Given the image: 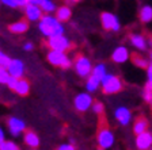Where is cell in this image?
<instances>
[{"instance_id":"cell-3","label":"cell","mask_w":152,"mask_h":150,"mask_svg":"<svg viewBox=\"0 0 152 150\" xmlns=\"http://www.w3.org/2000/svg\"><path fill=\"white\" fill-rule=\"evenodd\" d=\"M49 47H50L53 51H61L64 53L65 50L69 49L71 42L69 39L64 35H57V37H50L49 38V42H48Z\"/></svg>"},{"instance_id":"cell-22","label":"cell","mask_w":152,"mask_h":150,"mask_svg":"<svg viewBox=\"0 0 152 150\" xmlns=\"http://www.w3.org/2000/svg\"><path fill=\"white\" fill-rule=\"evenodd\" d=\"M151 19H152V8H151V6L142 7V8L140 9V20L144 22V23H147V22H151Z\"/></svg>"},{"instance_id":"cell-31","label":"cell","mask_w":152,"mask_h":150,"mask_svg":"<svg viewBox=\"0 0 152 150\" xmlns=\"http://www.w3.org/2000/svg\"><path fill=\"white\" fill-rule=\"evenodd\" d=\"M91 107H92V111H94L95 114H102L103 112V104L102 103H94Z\"/></svg>"},{"instance_id":"cell-10","label":"cell","mask_w":152,"mask_h":150,"mask_svg":"<svg viewBox=\"0 0 152 150\" xmlns=\"http://www.w3.org/2000/svg\"><path fill=\"white\" fill-rule=\"evenodd\" d=\"M152 145V135L151 133L145 131L142 134L137 135L136 138V146L139 150H148Z\"/></svg>"},{"instance_id":"cell-32","label":"cell","mask_w":152,"mask_h":150,"mask_svg":"<svg viewBox=\"0 0 152 150\" xmlns=\"http://www.w3.org/2000/svg\"><path fill=\"white\" fill-rule=\"evenodd\" d=\"M3 4L7 7H11V8H16L18 7V0H4Z\"/></svg>"},{"instance_id":"cell-16","label":"cell","mask_w":152,"mask_h":150,"mask_svg":"<svg viewBox=\"0 0 152 150\" xmlns=\"http://www.w3.org/2000/svg\"><path fill=\"white\" fill-rule=\"evenodd\" d=\"M54 18L58 20V22H65L71 18V8L66 6H61L58 8H56V16Z\"/></svg>"},{"instance_id":"cell-33","label":"cell","mask_w":152,"mask_h":150,"mask_svg":"<svg viewBox=\"0 0 152 150\" xmlns=\"http://www.w3.org/2000/svg\"><path fill=\"white\" fill-rule=\"evenodd\" d=\"M61 68H63V69H68V68H69V66H71V59L69 58H68V57H65V59H64V61H63V64H61Z\"/></svg>"},{"instance_id":"cell-7","label":"cell","mask_w":152,"mask_h":150,"mask_svg":"<svg viewBox=\"0 0 152 150\" xmlns=\"http://www.w3.org/2000/svg\"><path fill=\"white\" fill-rule=\"evenodd\" d=\"M114 143V135L110 130L107 128H102L98 133V145L103 149H109Z\"/></svg>"},{"instance_id":"cell-19","label":"cell","mask_w":152,"mask_h":150,"mask_svg":"<svg viewBox=\"0 0 152 150\" xmlns=\"http://www.w3.org/2000/svg\"><path fill=\"white\" fill-rule=\"evenodd\" d=\"M25 143L30 147H37L39 145V138L35 133L33 131H27L25 134Z\"/></svg>"},{"instance_id":"cell-17","label":"cell","mask_w":152,"mask_h":150,"mask_svg":"<svg viewBox=\"0 0 152 150\" xmlns=\"http://www.w3.org/2000/svg\"><path fill=\"white\" fill-rule=\"evenodd\" d=\"M147 126H148L147 119L142 118V116H140V118L136 119V122H134V125H133V131H134L136 135H140V134H142V133L147 131Z\"/></svg>"},{"instance_id":"cell-21","label":"cell","mask_w":152,"mask_h":150,"mask_svg":"<svg viewBox=\"0 0 152 150\" xmlns=\"http://www.w3.org/2000/svg\"><path fill=\"white\" fill-rule=\"evenodd\" d=\"M27 23L20 20V22H16V23H12V25H10V31L14 33V34H22L27 30Z\"/></svg>"},{"instance_id":"cell-4","label":"cell","mask_w":152,"mask_h":150,"mask_svg":"<svg viewBox=\"0 0 152 150\" xmlns=\"http://www.w3.org/2000/svg\"><path fill=\"white\" fill-rule=\"evenodd\" d=\"M75 69H76V73H77L80 77H88L92 70V66L87 57L80 56V57H77L75 61Z\"/></svg>"},{"instance_id":"cell-34","label":"cell","mask_w":152,"mask_h":150,"mask_svg":"<svg viewBox=\"0 0 152 150\" xmlns=\"http://www.w3.org/2000/svg\"><path fill=\"white\" fill-rule=\"evenodd\" d=\"M151 80H152V66H151V64H149V66L147 68V81L152 83Z\"/></svg>"},{"instance_id":"cell-29","label":"cell","mask_w":152,"mask_h":150,"mask_svg":"<svg viewBox=\"0 0 152 150\" xmlns=\"http://www.w3.org/2000/svg\"><path fill=\"white\" fill-rule=\"evenodd\" d=\"M7 78H8V73H7L6 69L0 68V84H6Z\"/></svg>"},{"instance_id":"cell-30","label":"cell","mask_w":152,"mask_h":150,"mask_svg":"<svg viewBox=\"0 0 152 150\" xmlns=\"http://www.w3.org/2000/svg\"><path fill=\"white\" fill-rule=\"evenodd\" d=\"M16 78H14V77H10L8 76V78H7V81H6V85L10 88V89H12L14 91V88H15V85H16Z\"/></svg>"},{"instance_id":"cell-28","label":"cell","mask_w":152,"mask_h":150,"mask_svg":"<svg viewBox=\"0 0 152 150\" xmlns=\"http://www.w3.org/2000/svg\"><path fill=\"white\" fill-rule=\"evenodd\" d=\"M133 62L136 64L137 66H140V68H148L149 66V62H147L144 58H140V57H133Z\"/></svg>"},{"instance_id":"cell-20","label":"cell","mask_w":152,"mask_h":150,"mask_svg":"<svg viewBox=\"0 0 152 150\" xmlns=\"http://www.w3.org/2000/svg\"><path fill=\"white\" fill-rule=\"evenodd\" d=\"M106 75H107V70H106V66H104L103 64H98V65L95 66V68H92V70H91V76H94L95 78H98L99 81H101Z\"/></svg>"},{"instance_id":"cell-38","label":"cell","mask_w":152,"mask_h":150,"mask_svg":"<svg viewBox=\"0 0 152 150\" xmlns=\"http://www.w3.org/2000/svg\"><path fill=\"white\" fill-rule=\"evenodd\" d=\"M1 142H4V131H3V128L0 127V143Z\"/></svg>"},{"instance_id":"cell-23","label":"cell","mask_w":152,"mask_h":150,"mask_svg":"<svg viewBox=\"0 0 152 150\" xmlns=\"http://www.w3.org/2000/svg\"><path fill=\"white\" fill-rule=\"evenodd\" d=\"M99 85H101V81H99L98 78H95L94 76L90 75L88 76V80H87V84H86L87 91H88V92H95L99 88Z\"/></svg>"},{"instance_id":"cell-12","label":"cell","mask_w":152,"mask_h":150,"mask_svg":"<svg viewBox=\"0 0 152 150\" xmlns=\"http://www.w3.org/2000/svg\"><path fill=\"white\" fill-rule=\"evenodd\" d=\"M25 11H26V16H27L28 20H31V22H37V20H41V18H42V11L39 9V7L30 4V0H28V4L25 7Z\"/></svg>"},{"instance_id":"cell-27","label":"cell","mask_w":152,"mask_h":150,"mask_svg":"<svg viewBox=\"0 0 152 150\" xmlns=\"http://www.w3.org/2000/svg\"><path fill=\"white\" fill-rule=\"evenodd\" d=\"M10 62H11V58H10V57L7 56L6 53L0 51V68L7 69V66H8Z\"/></svg>"},{"instance_id":"cell-18","label":"cell","mask_w":152,"mask_h":150,"mask_svg":"<svg viewBox=\"0 0 152 150\" xmlns=\"http://www.w3.org/2000/svg\"><path fill=\"white\" fill-rule=\"evenodd\" d=\"M130 42H132L133 46L136 47V49H139V50H145V47H147V41L144 39L142 35L133 34L132 37H130Z\"/></svg>"},{"instance_id":"cell-11","label":"cell","mask_w":152,"mask_h":150,"mask_svg":"<svg viewBox=\"0 0 152 150\" xmlns=\"http://www.w3.org/2000/svg\"><path fill=\"white\" fill-rule=\"evenodd\" d=\"M115 119H117L120 125L122 126H128L130 123V119H132V114L126 107H120V108L115 109V114H114Z\"/></svg>"},{"instance_id":"cell-5","label":"cell","mask_w":152,"mask_h":150,"mask_svg":"<svg viewBox=\"0 0 152 150\" xmlns=\"http://www.w3.org/2000/svg\"><path fill=\"white\" fill-rule=\"evenodd\" d=\"M101 22L104 30H111V31H118L120 30V22L117 16L111 12H103L101 15Z\"/></svg>"},{"instance_id":"cell-2","label":"cell","mask_w":152,"mask_h":150,"mask_svg":"<svg viewBox=\"0 0 152 150\" xmlns=\"http://www.w3.org/2000/svg\"><path fill=\"white\" fill-rule=\"evenodd\" d=\"M101 84H102V88H103V92L104 93H109V95L117 93V92L121 91V88H122L121 80L117 76L111 75V73H107V75L102 78Z\"/></svg>"},{"instance_id":"cell-37","label":"cell","mask_w":152,"mask_h":150,"mask_svg":"<svg viewBox=\"0 0 152 150\" xmlns=\"http://www.w3.org/2000/svg\"><path fill=\"white\" fill-rule=\"evenodd\" d=\"M28 4V0H18V7H26Z\"/></svg>"},{"instance_id":"cell-24","label":"cell","mask_w":152,"mask_h":150,"mask_svg":"<svg viewBox=\"0 0 152 150\" xmlns=\"http://www.w3.org/2000/svg\"><path fill=\"white\" fill-rule=\"evenodd\" d=\"M39 9L41 11H45V12L50 14L53 11H56V4L50 0H41V3H39Z\"/></svg>"},{"instance_id":"cell-15","label":"cell","mask_w":152,"mask_h":150,"mask_svg":"<svg viewBox=\"0 0 152 150\" xmlns=\"http://www.w3.org/2000/svg\"><path fill=\"white\" fill-rule=\"evenodd\" d=\"M14 91L18 95H20V96H26L28 93V91H30V84H28V81L25 80V78H19L18 81H16Z\"/></svg>"},{"instance_id":"cell-26","label":"cell","mask_w":152,"mask_h":150,"mask_svg":"<svg viewBox=\"0 0 152 150\" xmlns=\"http://www.w3.org/2000/svg\"><path fill=\"white\" fill-rule=\"evenodd\" d=\"M0 150H19L18 145L10 141H4L0 143Z\"/></svg>"},{"instance_id":"cell-25","label":"cell","mask_w":152,"mask_h":150,"mask_svg":"<svg viewBox=\"0 0 152 150\" xmlns=\"http://www.w3.org/2000/svg\"><path fill=\"white\" fill-rule=\"evenodd\" d=\"M142 97L147 103H151L152 100V83L147 81V84L144 85V89H142Z\"/></svg>"},{"instance_id":"cell-35","label":"cell","mask_w":152,"mask_h":150,"mask_svg":"<svg viewBox=\"0 0 152 150\" xmlns=\"http://www.w3.org/2000/svg\"><path fill=\"white\" fill-rule=\"evenodd\" d=\"M58 150H75V147L72 145H68V143H64L58 147Z\"/></svg>"},{"instance_id":"cell-14","label":"cell","mask_w":152,"mask_h":150,"mask_svg":"<svg viewBox=\"0 0 152 150\" xmlns=\"http://www.w3.org/2000/svg\"><path fill=\"white\" fill-rule=\"evenodd\" d=\"M65 54L61 53V51H49L48 53V61L52 64V65H57V66H60L61 64H63V61L65 59Z\"/></svg>"},{"instance_id":"cell-39","label":"cell","mask_w":152,"mask_h":150,"mask_svg":"<svg viewBox=\"0 0 152 150\" xmlns=\"http://www.w3.org/2000/svg\"><path fill=\"white\" fill-rule=\"evenodd\" d=\"M0 4H1V3H0Z\"/></svg>"},{"instance_id":"cell-9","label":"cell","mask_w":152,"mask_h":150,"mask_svg":"<svg viewBox=\"0 0 152 150\" xmlns=\"http://www.w3.org/2000/svg\"><path fill=\"white\" fill-rule=\"evenodd\" d=\"M26 125L23 122L22 119L15 118V116H11L8 119V128H10V133L14 135V137H18V135L22 134V131L25 130Z\"/></svg>"},{"instance_id":"cell-6","label":"cell","mask_w":152,"mask_h":150,"mask_svg":"<svg viewBox=\"0 0 152 150\" xmlns=\"http://www.w3.org/2000/svg\"><path fill=\"white\" fill-rule=\"evenodd\" d=\"M6 70L10 77H14L16 80H19L23 76V73H25V64L20 59H11V62L8 64Z\"/></svg>"},{"instance_id":"cell-8","label":"cell","mask_w":152,"mask_h":150,"mask_svg":"<svg viewBox=\"0 0 152 150\" xmlns=\"http://www.w3.org/2000/svg\"><path fill=\"white\" fill-rule=\"evenodd\" d=\"M91 106H92V97L90 96L88 93H86V92L84 93H79L75 97V107L77 111L84 112V111H87Z\"/></svg>"},{"instance_id":"cell-13","label":"cell","mask_w":152,"mask_h":150,"mask_svg":"<svg viewBox=\"0 0 152 150\" xmlns=\"http://www.w3.org/2000/svg\"><path fill=\"white\" fill-rule=\"evenodd\" d=\"M129 58V51L125 46H120L113 51L111 54V59H113L114 62L117 64H122V62H126V59Z\"/></svg>"},{"instance_id":"cell-36","label":"cell","mask_w":152,"mask_h":150,"mask_svg":"<svg viewBox=\"0 0 152 150\" xmlns=\"http://www.w3.org/2000/svg\"><path fill=\"white\" fill-rule=\"evenodd\" d=\"M23 47H25L26 51H31V50L34 49V45H33L31 42H27V43H25V46H23Z\"/></svg>"},{"instance_id":"cell-1","label":"cell","mask_w":152,"mask_h":150,"mask_svg":"<svg viewBox=\"0 0 152 150\" xmlns=\"http://www.w3.org/2000/svg\"><path fill=\"white\" fill-rule=\"evenodd\" d=\"M38 28H39V31L48 38L64 34V26L52 15L42 16L41 20H39V25H38Z\"/></svg>"}]
</instances>
